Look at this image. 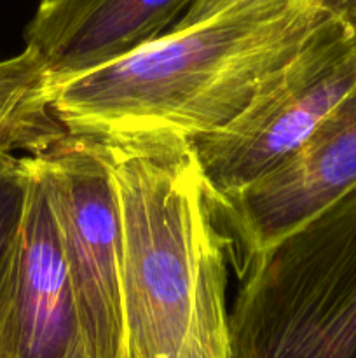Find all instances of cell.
<instances>
[{"mask_svg": "<svg viewBox=\"0 0 356 358\" xmlns=\"http://www.w3.org/2000/svg\"><path fill=\"white\" fill-rule=\"evenodd\" d=\"M27 156L0 152V252L20 224L27 199Z\"/></svg>", "mask_w": 356, "mask_h": 358, "instance_id": "10", "label": "cell"}, {"mask_svg": "<svg viewBox=\"0 0 356 358\" xmlns=\"http://www.w3.org/2000/svg\"><path fill=\"white\" fill-rule=\"evenodd\" d=\"M356 90V31L335 13L237 117L192 140L212 198L232 194L292 156Z\"/></svg>", "mask_w": 356, "mask_h": 358, "instance_id": "4", "label": "cell"}, {"mask_svg": "<svg viewBox=\"0 0 356 358\" xmlns=\"http://www.w3.org/2000/svg\"><path fill=\"white\" fill-rule=\"evenodd\" d=\"M223 2H225V0H192L188 9L185 10L184 16L175 23V27L171 28V30H181V28L191 27V24L198 23V21L206 20V17L212 16L213 13H216V10L222 7Z\"/></svg>", "mask_w": 356, "mask_h": 358, "instance_id": "11", "label": "cell"}, {"mask_svg": "<svg viewBox=\"0 0 356 358\" xmlns=\"http://www.w3.org/2000/svg\"><path fill=\"white\" fill-rule=\"evenodd\" d=\"M180 358H229V348L188 350Z\"/></svg>", "mask_w": 356, "mask_h": 358, "instance_id": "13", "label": "cell"}, {"mask_svg": "<svg viewBox=\"0 0 356 358\" xmlns=\"http://www.w3.org/2000/svg\"><path fill=\"white\" fill-rule=\"evenodd\" d=\"M327 6L356 31V0H327Z\"/></svg>", "mask_w": 356, "mask_h": 358, "instance_id": "12", "label": "cell"}, {"mask_svg": "<svg viewBox=\"0 0 356 358\" xmlns=\"http://www.w3.org/2000/svg\"><path fill=\"white\" fill-rule=\"evenodd\" d=\"M49 86L44 63L30 49L0 58V152L37 156L68 135L52 112Z\"/></svg>", "mask_w": 356, "mask_h": 358, "instance_id": "9", "label": "cell"}, {"mask_svg": "<svg viewBox=\"0 0 356 358\" xmlns=\"http://www.w3.org/2000/svg\"><path fill=\"white\" fill-rule=\"evenodd\" d=\"M110 168L122 233L128 358L229 348L232 243L187 140H93Z\"/></svg>", "mask_w": 356, "mask_h": 358, "instance_id": "2", "label": "cell"}, {"mask_svg": "<svg viewBox=\"0 0 356 358\" xmlns=\"http://www.w3.org/2000/svg\"><path fill=\"white\" fill-rule=\"evenodd\" d=\"M306 0H234L110 63L49 86L68 135L192 140L229 124L330 16Z\"/></svg>", "mask_w": 356, "mask_h": 358, "instance_id": "1", "label": "cell"}, {"mask_svg": "<svg viewBox=\"0 0 356 358\" xmlns=\"http://www.w3.org/2000/svg\"><path fill=\"white\" fill-rule=\"evenodd\" d=\"M192 0H40L24 48L51 83L110 63L168 34Z\"/></svg>", "mask_w": 356, "mask_h": 358, "instance_id": "8", "label": "cell"}, {"mask_svg": "<svg viewBox=\"0 0 356 358\" xmlns=\"http://www.w3.org/2000/svg\"><path fill=\"white\" fill-rule=\"evenodd\" d=\"M237 275L229 358H356V184Z\"/></svg>", "mask_w": 356, "mask_h": 358, "instance_id": "3", "label": "cell"}, {"mask_svg": "<svg viewBox=\"0 0 356 358\" xmlns=\"http://www.w3.org/2000/svg\"><path fill=\"white\" fill-rule=\"evenodd\" d=\"M73 299L98 358H128L122 233L110 168L96 143L66 135L38 154Z\"/></svg>", "mask_w": 356, "mask_h": 358, "instance_id": "5", "label": "cell"}, {"mask_svg": "<svg viewBox=\"0 0 356 358\" xmlns=\"http://www.w3.org/2000/svg\"><path fill=\"white\" fill-rule=\"evenodd\" d=\"M27 170L23 213L0 252V358H98L73 299L38 154L27 156Z\"/></svg>", "mask_w": 356, "mask_h": 358, "instance_id": "6", "label": "cell"}, {"mask_svg": "<svg viewBox=\"0 0 356 358\" xmlns=\"http://www.w3.org/2000/svg\"><path fill=\"white\" fill-rule=\"evenodd\" d=\"M356 184V90L283 163L212 198L237 266L262 254Z\"/></svg>", "mask_w": 356, "mask_h": 358, "instance_id": "7", "label": "cell"}, {"mask_svg": "<svg viewBox=\"0 0 356 358\" xmlns=\"http://www.w3.org/2000/svg\"><path fill=\"white\" fill-rule=\"evenodd\" d=\"M232 2V0H225V2L222 3V6H225V3ZM306 2H311V3H316V6H327V0H306Z\"/></svg>", "mask_w": 356, "mask_h": 358, "instance_id": "14", "label": "cell"}]
</instances>
